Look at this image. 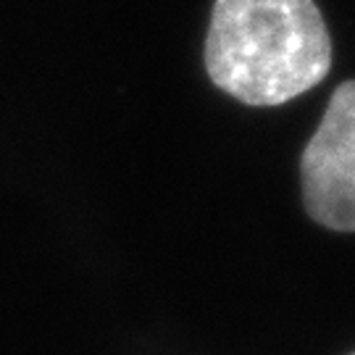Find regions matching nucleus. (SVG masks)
I'll return each mask as SVG.
<instances>
[{
  "mask_svg": "<svg viewBox=\"0 0 355 355\" xmlns=\"http://www.w3.org/2000/svg\"><path fill=\"white\" fill-rule=\"evenodd\" d=\"M331 69V40L313 0H216L205 71L245 105H282Z\"/></svg>",
  "mask_w": 355,
  "mask_h": 355,
  "instance_id": "nucleus-1",
  "label": "nucleus"
},
{
  "mask_svg": "<svg viewBox=\"0 0 355 355\" xmlns=\"http://www.w3.org/2000/svg\"><path fill=\"white\" fill-rule=\"evenodd\" d=\"M308 216L334 232H355V82L334 89L300 158Z\"/></svg>",
  "mask_w": 355,
  "mask_h": 355,
  "instance_id": "nucleus-2",
  "label": "nucleus"
},
{
  "mask_svg": "<svg viewBox=\"0 0 355 355\" xmlns=\"http://www.w3.org/2000/svg\"><path fill=\"white\" fill-rule=\"evenodd\" d=\"M353 355H355V353H353Z\"/></svg>",
  "mask_w": 355,
  "mask_h": 355,
  "instance_id": "nucleus-3",
  "label": "nucleus"
}]
</instances>
